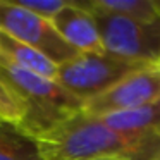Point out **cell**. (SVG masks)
<instances>
[{
  "label": "cell",
  "instance_id": "obj_2",
  "mask_svg": "<svg viewBox=\"0 0 160 160\" xmlns=\"http://www.w3.org/2000/svg\"><path fill=\"white\" fill-rule=\"evenodd\" d=\"M0 78L18 95L24 107V119L18 126L35 138L83 110L84 102L69 93L55 79L21 69L2 57Z\"/></svg>",
  "mask_w": 160,
  "mask_h": 160
},
{
  "label": "cell",
  "instance_id": "obj_8",
  "mask_svg": "<svg viewBox=\"0 0 160 160\" xmlns=\"http://www.w3.org/2000/svg\"><path fill=\"white\" fill-rule=\"evenodd\" d=\"M98 117L112 131L126 136L160 132V102L145 105V107L131 108V110L110 112V114L98 115Z\"/></svg>",
  "mask_w": 160,
  "mask_h": 160
},
{
  "label": "cell",
  "instance_id": "obj_5",
  "mask_svg": "<svg viewBox=\"0 0 160 160\" xmlns=\"http://www.w3.org/2000/svg\"><path fill=\"white\" fill-rule=\"evenodd\" d=\"M0 31L35 48L57 67L79 55L57 33L52 22L22 9L16 2L0 0Z\"/></svg>",
  "mask_w": 160,
  "mask_h": 160
},
{
  "label": "cell",
  "instance_id": "obj_14",
  "mask_svg": "<svg viewBox=\"0 0 160 160\" xmlns=\"http://www.w3.org/2000/svg\"><path fill=\"white\" fill-rule=\"evenodd\" d=\"M95 160H128V158H95Z\"/></svg>",
  "mask_w": 160,
  "mask_h": 160
},
{
  "label": "cell",
  "instance_id": "obj_1",
  "mask_svg": "<svg viewBox=\"0 0 160 160\" xmlns=\"http://www.w3.org/2000/svg\"><path fill=\"white\" fill-rule=\"evenodd\" d=\"M36 139L43 160H153L160 155V132L126 136L83 110Z\"/></svg>",
  "mask_w": 160,
  "mask_h": 160
},
{
  "label": "cell",
  "instance_id": "obj_12",
  "mask_svg": "<svg viewBox=\"0 0 160 160\" xmlns=\"http://www.w3.org/2000/svg\"><path fill=\"white\" fill-rule=\"evenodd\" d=\"M24 119V107L18 95L0 78V122L21 124Z\"/></svg>",
  "mask_w": 160,
  "mask_h": 160
},
{
  "label": "cell",
  "instance_id": "obj_13",
  "mask_svg": "<svg viewBox=\"0 0 160 160\" xmlns=\"http://www.w3.org/2000/svg\"><path fill=\"white\" fill-rule=\"evenodd\" d=\"M16 4L47 21H52L53 16L66 7L67 0H16Z\"/></svg>",
  "mask_w": 160,
  "mask_h": 160
},
{
  "label": "cell",
  "instance_id": "obj_11",
  "mask_svg": "<svg viewBox=\"0 0 160 160\" xmlns=\"http://www.w3.org/2000/svg\"><path fill=\"white\" fill-rule=\"evenodd\" d=\"M79 4L90 11H100L145 22L160 18V9L155 0H86Z\"/></svg>",
  "mask_w": 160,
  "mask_h": 160
},
{
  "label": "cell",
  "instance_id": "obj_16",
  "mask_svg": "<svg viewBox=\"0 0 160 160\" xmlns=\"http://www.w3.org/2000/svg\"><path fill=\"white\" fill-rule=\"evenodd\" d=\"M157 4H158V9H160V2H157Z\"/></svg>",
  "mask_w": 160,
  "mask_h": 160
},
{
  "label": "cell",
  "instance_id": "obj_9",
  "mask_svg": "<svg viewBox=\"0 0 160 160\" xmlns=\"http://www.w3.org/2000/svg\"><path fill=\"white\" fill-rule=\"evenodd\" d=\"M0 57L21 69L31 71L35 74H40L48 79L57 78V69L59 67L48 60L45 55L36 52L35 48L28 47L26 43L9 36L7 33L0 31Z\"/></svg>",
  "mask_w": 160,
  "mask_h": 160
},
{
  "label": "cell",
  "instance_id": "obj_7",
  "mask_svg": "<svg viewBox=\"0 0 160 160\" xmlns=\"http://www.w3.org/2000/svg\"><path fill=\"white\" fill-rule=\"evenodd\" d=\"M60 36L79 53H105L97 22L79 2H67L50 21Z\"/></svg>",
  "mask_w": 160,
  "mask_h": 160
},
{
  "label": "cell",
  "instance_id": "obj_6",
  "mask_svg": "<svg viewBox=\"0 0 160 160\" xmlns=\"http://www.w3.org/2000/svg\"><path fill=\"white\" fill-rule=\"evenodd\" d=\"M155 102H160V64L136 71L107 91L86 100L83 112L98 117L110 112L145 107Z\"/></svg>",
  "mask_w": 160,
  "mask_h": 160
},
{
  "label": "cell",
  "instance_id": "obj_15",
  "mask_svg": "<svg viewBox=\"0 0 160 160\" xmlns=\"http://www.w3.org/2000/svg\"><path fill=\"white\" fill-rule=\"evenodd\" d=\"M153 160H160V155H158V157H155V158H153Z\"/></svg>",
  "mask_w": 160,
  "mask_h": 160
},
{
  "label": "cell",
  "instance_id": "obj_3",
  "mask_svg": "<svg viewBox=\"0 0 160 160\" xmlns=\"http://www.w3.org/2000/svg\"><path fill=\"white\" fill-rule=\"evenodd\" d=\"M90 12L107 53L132 62L160 64V18L145 22L100 11Z\"/></svg>",
  "mask_w": 160,
  "mask_h": 160
},
{
  "label": "cell",
  "instance_id": "obj_10",
  "mask_svg": "<svg viewBox=\"0 0 160 160\" xmlns=\"http://www.w3.org/2000/svg\"><path fill=\"white\" fill-rule=\"evenodd\" d=\"M0 160H43L38 139L18 124L0 122Z\"/></svg>",
  "mask_w": 160,
  "mask_h": 160
},
{
  "label": "cell",
  "instance_id": "obj_4",
  "mask_svg": "<svg viewBox=\"0 0 160 160\" xmlns=\"http://www.w3.org/2000/svg\"><path fill=\"white\" fill-rule=\"evenodd\" d=\"M152 64L119 59L110 53H79L72 60L59 66L55 81L69 93L86 102L107 91L126 76Z\"/></svg>",
  "mask_w": 160,
  "mask_h": 160
}]
</instances>
